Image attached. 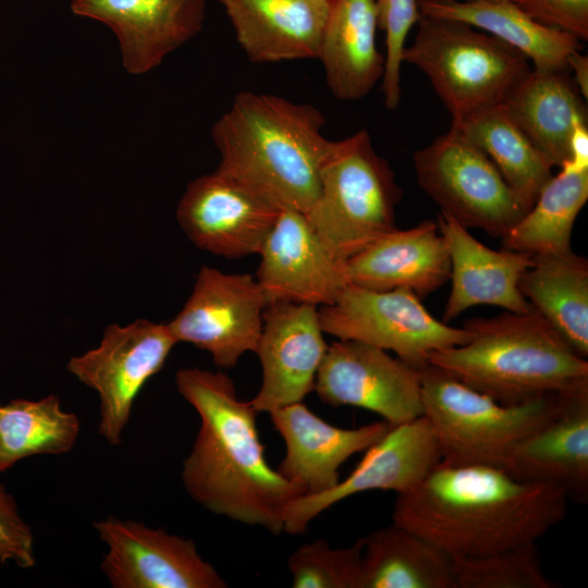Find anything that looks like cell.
Masks as SVG:
<instances>
[{
	"label": "cell",
	"instance_id": "1f68e13d",
	"mask_svg": "<svg viewBox=\"0 0 588 588\" xmlns=\"http://www.w3.org/2000/svg\"><path fill=\"white\" fill-rule=\"evenodd\" d=\"M536 543L470 560H454L453 588H558Z\"/></svg>",
	"mask_w": 588,
	"mask_h": 588
},
{
	"label": "cell",
	"instance_id": "d4e9b609",
	"mask_svg": "<svg viewBox=\"0 0 588 588\" xmlns=\"http://www.w3.org/2000/svg\"><path fill=\"white\" fill-rule=\"evenodd\" d=\"M568 71L531 68L502 102L534 147L553 167L569 157V138L587 106Z\"/></svg>",
	"mask_w": 588,
	"mask_h": 588
},
{
	"label": "cell",
	"instance_id": "52a82bcc",
	"mask_svg": "<svg viewBox=\"0 0 588 588\" xmlns=\"http://www.w3.org/2000/svg\"><path fill=\"white\" fill-rule=\"evenodd\" d=\"M403 51L456 121L502 103L532 66L518 50L466 23L424 16Z\"/></svg>",
	"mask_w": 588,
	"mask_h": 588
},
{
	"label": "cell",
	"instance_id": "f546056e",
	"mask_svg": "<svg viewBox=\"0 0 588 588\" xmlns=\"http://www.w3.org/2000/svg\"><path fill=\"white\" fill-rule=\"evenodd\" d=\"M451 128L481 149L504 180L534 203L553 175V167L534 147L503 103L452 121Z\"/></svg>",
	"mask_w": 588,
	"mask_h": 588
},
{
	"label": "cell",
	"instance_id": "4fadbf2b",
	"mask_svg": "<svg viewBox=\"0 0 588 588\" xmlns=\"http://www.w3.org/2000/svg\"><path fill=\"white\" fill-rule=\"evenodd\" d=\"M281 210L257 188L217 168L187 185L176 219L198 248L237 259L259 253Z\"/></svg>",
	"mask_w": 588,
	"mask_h": 588
},
{
	"label": "cell",
	"instance_id": "2e32d148",
	"mask_svg": "<svg viewBox=\"0 0 588 588\" xmlns=\"http://www.w3.org/2000/svg\"><path fill=\"white\" fill-rule=\"evenodd\" d=\"M256 280L266 306L332 304L347 284L343 264L327 249L305 213L282 208L260 250Z\"/></svg>",
	"mask_w": 588,
	"mask_h": 588
},
{
	"label": "cell",
	"instance_id": "30bf717a",
	"mask_svg": "<svg viewBox=\"0 0 588 588\" xmlns=\"http://www.w3.org/2000/svg\"><path fill=\"white\" fill-rule=\"evenodd\" d=\"M175 344L168 323L137 319L108 326L97 347L68 362V371L97 393L98 433L109 444H121L136 397Z\"/></svg>",
	"mask_w": 588,
	"mask_h": 588
},
{
	"label": "cell",
	"instance_id": "5b68a950",
	"mask_svg": "<svg viewBox=\"0 0 588 588\" xmlns=\"http://www.w3.org/2000/svg\"><path fill=\"white\" fill-rule=\"evenodd\" d=\"M420 373L422 415L434 432L441 462L449 465L503 469L516 445L553 417L572 391L509 405L431 365Z\"/></svg>",
	"mask_w": 588,
	"mask_h": 588
},
{
	"label": "cell",
	"instance_id": "8d00e7d4",
	"mask_svg": "<svg viewBox=\"0 0 588 588\" xmlns=\"http://www.w3.org/2000/svg\"><path fill=\"white\" fill-rule=\"evenodd\" d=\"M565 162L588 169V121L576 123L569 138V157Z\"/></svg>",
	"mask_w": 588,
	"mask_h": 588
},
{
	"label": "cell",
	"instance_id": "484cf974",
	"mask_svg": "<svg viewBox=\"0 0 588 588\" xmlns=\"http://www.w3.org/2000/svg\"><path fill=\"white\" fill-rule=\"evenodd\" d=\"M424 16L455 20L474 26L523 53L531 66L546 71H568V56L580 41L544 25L511 0H418Z\"/></svg>",
	"mask_w": 588,
	"mask_h": 588
},
{
	"label": "cell",
	"instance_id": "4dcf8cb0",
	"mask_svg": "<svg viewBox=\"0 0 588 588\" xmlns=\"http://www.w3.org/2000/svg\"><path fill=\"white\" fill-rule=\"evenodd\" d=\"M79 431L77 415L64 411L53 394L0 405V474L29 456L69 453Z\"/></svg>",
	"mask_w": 588,
	"mask_h": 588
},
{
	"label": "cell",
	"instance_id": "7a4b0ae2",
	"mask_svg": "<svg viewBox=\"0 0 588 588\" xmlns=\"http://www.w3.org/2000/svg\"><path fill=\"white\" fill-rule=\"evenodd\" d=\"M175 385L200 419L181 471L188 495L215 515L281 534L284 510L301 494L268 464L249 401L222 371L182 368Z\"/></svg>",
	"mask_w": 588,
	"mask_h": 588
},
{
	"label": "cell",
	"instance_id": "e0dca14e",
	"mask_svg": "<svg viewBox=\"0 0 588 588\" xmlns=\"http://www.w3.org/2000/svg\"><path fill=\"white\" fill-rule=\"evenodd\" d=\"M318 306L275 303L264 311L255 350L262 369L261 385L249 401L257 413L303 402L314 391L316 376L328 350Z\"/></svg>",
	"mask_w": 588,
	"mask_h": 588
},
{
	"label": "cell",
	"instance_id": "e575fe53",
	"mask_svg": "<svg viewBox=\"0 0 588 588\" xmlns=\"http://www.w3.org/2000/svg\"><path fill=\"white\" fill-rule=\"evenodd\" d=\"M12 561L19 567L35 565L34 536L19 513L14 498L0 482V563Z\"/></svg>",
	"mask_w": 588,
	"mask_h": 588
},
{
	"label": "cell",
	"instance_id": "7402d4cb",
	"mask_svg": "<svg viewBox=\"0 0 588 588\" xmlns=\"http://www.w3.org/2000/svg\"><path fill=\"white\" fill-rule=\"evenodd\" d=\"M450 272L446 244L433 220L395 229L343 264L350 284L376 291L407 289L420 299L450 280Z\"/></svg>",
	"mask_w": 588,
	"mask_h": 588
},
{
	"label": "cell",
	"instance_id": "ffe728a7",
	"mask_svg": "<svg viewBox=\"0 0 588 588\" xmlns=\"http://www.w3.org/2000/svg\"><path fill=\"white\" fill-rule=\"evenodd\" d=\"M436 221L451 265V291L441 321L449 323L478 305H492L519 315L535 310L518 289L520 278L534 264L531 255L507 248L492 249L444 212L440 211Z\"/></svg>",
	"mask_w": 588,
	"mask_h": 588
},
{
	"label": "cell",
	"instance_id": "8992f818",
	"mask_svg": "<svg viewBox=\"0 0 588 588\" xmlns=\"http://www.w3.org/2000/svg\"><path fill=\"white\" fill-rule=\"evenodd\" d=\"M402 198L395 174L366 130L332 140L320 173L318 197L306 215L340 262L397 229Z\"/></svg>",
	"mask_w": 588,
	"mask_h": 588
},
{
	"label": "cell",
	"instance_id": "9c48e42d",
	"mask_svg": "<svg viewBox=\"0 0 588 588\" xmlns=\"http://www.w3.org/2000/svg\"><path fill=\"white\" fill-rule=\"evenodd\" d=\"M322 331L392 351L422 369L432 353L463 345L470 332L436 319L411 290H369L347 283L335 301L318 307Z\"/></svg>",
	"mask_w": 588,
	"mask_h": 588
},
{
	"label": "cell",
	"instance_id": "ba28073f",
	"mask_svg": "<svg viewBox=\"0 0 588 588\" xmlns=\"http://www.w3.org/2000/svg\"><path fill=\"white\" fill-rule=\"evenodd\" d=\"M413 163L420 188L466 229L503 237L534 205L481 149L451 127L417 150Z\"/></svg>",
	"mask_w": 588,
	"mask_h": 588
},
{
	"label": "cell",
	"instance_id": "d6a6232c",
	"mask_svg": "<svg viewBox=\"0 0 588 588\" xmlns=\"http://www.w3.org/2000/svg\"><path fill=\"white\" fill-rule=\"evenodd\" d=\"M363 539L333 548L324 539L299 546L287 560L294 588H360Z\"/></svg>",
	"mask_w": 588,
	"mask_h": 588
},
{
	"label": "cell",
	"instance_id": "83f0119b",
	"mask_svg": "<svg viewBox=\"0 0 588 588\" xmlns=\"http://www.w3.org/2000/svg\"><path fill=\"white\" fill-rule=\"evenodd\" d=\"M524 297L579 357L588 356V260L573 250L536 256L518 283Z\"/></svg>",
	"mask_w": 588,
	"mask_h": 588
},
{
	"label": "cell",
	"instance_id": "836d02e7",
	"mask_svg": "<svg viewBox=\"0 0 588 588\" xmlns=\"http://www.w3.org/2000/svg\"><path fill=\"white\" fill-rule=\"evenodd\" d=\"M378 26L384 33V73L381 79L383 102L395 110L401 102V68L406 39L421 17L418 0H375Z\"/></svg>",
	"mask_w": 588,
	"mask_h": 588
},
{
	"label": "cell",
	"instance_id": "8fae6325",
	"mask_svg": "<svg viewBox=\"0 0 588 588\" xmlns=\"http://www.w3.org/2000/svg\"><path fill=\"white\" fill-rule=\"evenodd\" d=\"M265 308L256 278L203 266L188 299L168 326L177 343L208 352L218 367L229 369L255 352Z\"/></svg>",
	"mask_w": 588,
	"mask_h": 588
},
{
	"label": "cell",
	"instance_id": "4316f807",
	"mask_svg": "<svg viewBox=\"0 0 588 588\" xmlns=\"http://www.w3.org/2000/svg\"><path fill=\"white\" fill-rule=\"evenodd\" d=\"M454 560L392 522L363 538L360 588H453Z\"/></svg>",
	"mask_w": 588,
	"mask_h": 588
},
{
	"label": "cell",
	"instance_id": "ac0fdd59",
	"mask_svg": "<svg viewBox=\"0 0 588 588\" xmlns=\"http://www.w3.org/2000/svg\"><path fill=\"white\" fill-rule=\"evenodd\" d=\"M268 414L285 444V454L277 470L301 495L331 490L341 480V466L378 442L391 428L385 420L352 429L336 427L303 402Z\"/></svg>",
	"mask_w": 588,
	"mask_h": 588
},
{
	"label": "cell",
	"instance_id": "6da1fadb",
	"mask_svg": "<svg viewBox=\"0 0 588 588\" xmlns=\"http://www.w3.org/2000/svg\"><path fill=\"white\" fill-rule=\"evenodd\" d=\"M565 493L525 482L502 468L440 463L399 493L392 522L431 541L453 560L536 543L567 513Z\"/></svg>",
	"mask_w": 588,
	"mask_h": 588
},
{
	"label": "cell",
	"instance_id": "d6986e66",
	"mask_svg": "<svg viewBox=\"0 0 588 588\" xmlns=\"http://www.w3.org/2000/svg\"><path fill=\"white\" fill-rule=\"evenodd\" d=\"M207 0H72L74 14L106 24L115 34L123 65L144 74L203 28Z\"/></svg>",
	"mask_w": 588,
	"mask_h": 588
},
{
	"label": "cell",
	"instance_id": "3957f363",
	"mask_svg": "<svg viewBox=\"0 0 588 588\" xmlns=\"http://www.w3.org/2000/svg\"><path fill=\"white\" fill-rule=\"evenodd\" d=\"M314 105L243 90L211 130L219 169L257 188L281 208L307 213L332 140Z\"/></svg>",
	"mask_w": 588,
	"mask_h": 588
},
{
	"label": "cell",
	"instance_id": "d590c367",
	"mask_svg": "<svg viewBox=\"0 0 588 588\" xmlns=\"http://www.w3.org/2000/svg\"><path fill=\"white\" fill-rule=\"evenodd\" d=\"M536 21L588 40V0H511Z\"/></svg>",
	"mask_w": 588,
	"mask_h": 588
},
{
	"label": "cell",
	"instance_id": "74e56055",
	"mask_svg": "<svg viewBox=\"0 0 588 588\" xmlns=\"http://www.w3.org/2000/svg\"><path fill=\"white\" fill-rule=\"evenodd\" d=\"M569 75L585 100L588 99V57L579 49L573 51L567 59Z\"/></svg>",
	"mask_w": 588,
	"mask_h": 588
},
{
	"label": "cell",
	"instance_id": "44dd1931",
	"mask_svg": "<svg viewBox=\"0 0 588 588\" xmlns=\"http://www.w3.org/2000/svg\"><path fill=\"white\" fill-rule=\"evenodd\" d=\"M513 478L552 486L567 500H588V384L569 391L560 409L520 441L504 468Z\"/></svg>",
	"mask_w": 588,
	"mask_h": 588
},
{
	"label": "cell",
	"instance_id": "5bb4252c",
	"mask_svg": "<svg viewBox=\"0 0 588 588\" xmlns=\"http://www.w3.org/2000/svg\"><path fill=\"white\" fill-rule=\"evenodd\" d=\"M107 546L100 568L113 588H224L195 542L113 515L94 522Z\"/></svg>",
	"mask_w": 588,
	"mask_h": 588
},
{
	"label": "cell",
	"instance_id": "7c38bea8",
	"mask_svg": "<svg viewBox=\"0 0 588 588\" xmlns=\"http://www.w3.org/2000/svg\"><path fill=\"white\" fill-rule=\"evenodd\" d=\"M314 391L328 405L359 407L376 413L390 426L422 415L420 369L355 340L328 345Z\"/></svg>",
	"mask_w": 588,
	"mask_h": 588
},
{
	"label": "cell",
	"instance_id": "cb8c5ba5",
	"mask_svg": "<svg viewBox=\"0 0 588 588\" xmlns=\"http://www.w3.org/2000/svg\"><path fill=\"white\" fill-rule=\"evenodd\" d=\"M378 29L375 0H330L318 60L336 99L360 100L381 82L385 59Z\"/></svg>",
	"mask_w": 588,
	"mask_h": 588
},
{
	"label": "cell",
	"instance_id": "277c9868",
	"mask_svg": "<svg viewBox=\"0 0 588 588\" xmlns=\"http://www.w3.org/2000/svg\"><path fill=\"white\" fill-rule=\"evenodd\" d=\"M470 340L434 352L429 365L502 404L588 384V362L536 310L468 319Z\"/></svg>",
	"mask_w": 588,
	"mask_h": 588
},
{
	"label": "cell",
	"instance_id": "f35d334b",
	"mask_svg": "<svg viewBox=\"0 0 588 588\" xmlns=\"http://www.w3.org/2000/svg\"><path fill=\"white\" fill-rule=\"evenodd\" d=\"M461 1H478V0H461Z\"/></svg>",
	"mask_w": 588,
	"mask_h": 588
},
{
	"label": "cell",
	"instance_id": "603a6c76",
	"mask_svg": "<svg viewBox=\"0 0 588 588\" xmlns=\"http://www.w3.org/2000/svg\"><path fill=\"white\" fill-rule=\"evenodd\" d=\"M254 63L317 59L330 0H219Z\"/></svg>",
	"mask_w": 588,
	"mask_h": 588
},
{
	"label": "cell",
	"instance_id": "f1b7e54d",
	"mask_svg": "<svg viewBox=\"0 0 588 588\" xmlns=\"http://www.w3.org/2000/svg\"><path fill=\"white\" fill-rule=\"evenodd\" d=\"M587 199L588 169L564 162L542 187L529 211L501 237L503 247L532 257L573 250V228Z\"/></svg>",
	"mask_w": 588,
	"mask_h": 588
},
{
	"label": "cell",
	"instance_id": "9a60e30c",
	"mask_svg": "<svg viewBox=\"0 0 588 588\" xmlns=\"http://www.w3.org/2000/svg\"><path fill=\"white\" fill-rule=\"evenodd\" d=\"M441 463V453L428 419L421 415L391 426L365 451L358 465L335 487L321 494L293 499L283 513V531L304 534L308 525L334 504L371 490L408 491Z\"/></svg>",
	"mask_w": 588,
	"mask_h": 588
}]
</instances>
